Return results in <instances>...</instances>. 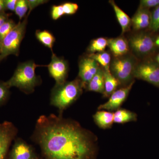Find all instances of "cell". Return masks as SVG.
Returning a JSON list of instances; mask_svg holds the SVG:
<instances>
[{
	"instance_id": "6da1fadb",
	"label": "cell",
	"mask_w": 159,
	"mask_h": 159,
	"mask_svg": "<svg viewBox=\"0 0 159 159\" xmlns=\"http://www.w3.org/2000/svg\"><path fill=\"white\" fill-rule=\"evenodd\" d=\"M34 137L46 159H97V138L78 122L54 114L41 116Z\"/></svg>"
},
{
	"instance_id": "7a4b0ae2",
	"label": "cell",
	"mask_w": 159,
	"mask_h": 159,
	"mask_svg": "<svg viewBox=\"0 0 159 159\" xmlns=\"http://www.w3.org/2000/svg\"><path fill=\"white\" fill-rule=\"evenodd\" d=\"M83 89L82 83L78 77L62 84H55L51 91V104L62 113L79 98Z\"/></svg>"
},
{
	"instance_id": "3957f363",
	"label": "cell",
	"mask_w": 159,
	"mask_h": 159,
	"mask_svg": "<svg viewBox=\"0 0 159 159\" xmlns=\"http://www.w3.org/2000/svg\"><path fill=\"white\" fill-rule=\"evenodd\" d=\"M39 66L33 61L20 63L12 77L6 81L7 85L9 88H17L26 94L33 93L40 83V79L35 74V69Z\"/></svg>"
},
{
	"instance_id": "277c9868",
	"label": "cell",
	"mask_w": 159,
	"mask_h": 159,
	"mask_svg": "<svg viewBox=\"0 0 159 159\" xmlns=\"http://www.w3.org/2000/svg\"><path fill=\"white\" fill-rule=\"evenodd\" d=\"M138 63L137 57L129 53L114 57L110 65V71L119 80L120 86L126 87L134 81V72Z\"/></svg>"
},
{
	"instance_id": "5b68a950",
	"label": "cell",
	"mask_w": 159,
	"mask_h": 159,
	"mask_svg": "<svg viewBox=\"0 0 159 159\" xmlns=\"http://www.w3.org/2000/svg\"><path fill=\"white\" fill-rule=\"evenodd\" d=\"M28 16L16 24L10 33L0 43V54L3 58L9 55L18 56L19 54L21 43L25 34L28 24Z\"/></svg>"
},
{
	"instance_id": "8992f818",
	"label": "cell",
	"mask_w": 159,
	"mask_h": 159,
	"mask_svg": "<svg viewBox=\"0 0 159 159\" xmlns=\"http://www.w3.org/2000/svg\"><path fill=\"white\" fill-rule=\"evenodd\" d=\"M129 49L135 57H146L154 51L156 46L152 36L144 31H139L131 35L128 40Z\"/></svg>"
},
{
	"instance_id": "52a82bcc",
	"label": "cell",
	"mask_w": 159,
	"mask_h": 159,
	"mask_svg": "<svg viewBox=\"0 0 159 159\" xmlns=\"http://www.w3.org/2000/svg\"><path fill=\"white\" fill-rule=\"evenodd\" d=\"M134 78L148 82L159 88V65L155 61H144L137 63Z\"/></svg>"
},
{
	"instance_id": "ba28073f",
	"label": "cell",
	"mask_w": 159,
	"mask_h": 159,
	"mask_svg": "<svg viewBox=\"0 0 159 159\" xmlns=\"http://www.w3.org/2000/svg\"><path fill=\"white\" fill-rule=\"evenodd\" d=\"M48 70L50 76L55 80V84H62L66 81L69 71L67 61L63 58L57 57L53 52Z\"/></svg>"
},
{
	"instance_id": "9c48e42d",
	"label": "cell",
	"mask_w": 159,
	"mask_h": 159,
	"mask_svg": "<svg viewBox=\"0 0 159 159\" xmlns=\"http://www.w3.org/2000/svg\"><path fill=\"white\" fill-rule=\"evenodd\" d=\"M17 133V129L9 121L0 123V159H6L9 147Z\"/></svg>"
},
{
	"instance_id": "30bf717a",
	"label": "cell",
	"mask_w": 159,
	"mask_h": 159,
	"mask_svg": "<svg viewBox=\"0 0 159 159\" xmlns=\"http://www.w3.org/2000/svg\"><path fill=\"white\" fill-rule=\"evenodd\" d=\"M99 68V64L88 55L80 59L78 78L82 82L84 89L97 74Z\"/></svg>"
},
{
	"instance_id": "8fae6325",
	"label": "cell",
	"mask_w": 159,
	"mask_h": 159,
	"mask_svg": "<svg viewBox=\"0 0 159 159\" xmlns=\"http://www.w3.org/2000/svg\"><path fill=\"white\" fill-rule=\"evenodd\" d=\"M134 82V80L127 86L116 90L109 97L107 102L99 106L98 109L111 112L119 109L128 97Z\"/></svg>"
},
{
	"instance_id": "7c38bea8",
	"label": "cell",
	"mask_w": 159,
	"mask_h": 159,
	"mask_svg": "<svg viewBox=\"0 0 159 159\" xmlns=\"http://www.w3.org/2000/svg\"><path fill=\"white\" fill-rule=\"evenodd\" d=\"M36 157L31 146L19 139L14 142L9 153V159H34Z\"/></svg>"
},
{
	"instance_id": "4fadbf2b",
	"label": "cell",
	"mask_w": 159,
	"mask_h": 159,
	"mask_svg": "<svg viewBox=\"0 0 159 159\" xmlns=\"http://www.w3.org/2000/svg\"><path fill=\"white\" fill-rule=\"evenodd\" d=\"M151 12L149 9L139 7L131 19V27L136 31H140L150 27Z\"/></svg>"
},
{
	"instance_id": "5bb4252c",
	"label": "cell",
	"mask_w": 159,
	"mask_h": 159,
	"mask_svg": "<svg viewBox=\"0 0 159 159\" xmlns=\"http://www.w3.org/2000/svg\"><path fill=\"white\" fill-rule=\"evenodd\" d=\"M114 57L124 56L130 51L128 40L124 37L120 36L108 39V46Z\"/></svg>"
},
{
	"instance_id": "9a60e30c",
	"label": "cell",
	"mask_w": 159,
	"mask_h": 159,
	"mask_svg": "<svg viewBox=\"0 0 159 159\" xmlns=\"http://www.w3.org/2000/svg\"><path fill=\"white\" fill-rule=\"evenodd\" d=\"M114 113L110 111L99 110L93 116L94 122L97 126L102 129L111 128L114 122Z\"/></svg>"
},
{
	"instance_id": "2e32d148",
	"label": "cell",
	"mask_w": 159,
	"mask_h": 159,
	"mask_svg": "<svg viewBox=\"0 0 159 159\" xmlns=\"http://www.w3.org/2000/svg\"><path fill=\"white\" fill-rule=\"evenodd\" d=\"M109 2L114 9L118 22L122 29V34H123L130 30L131 27V19L117 6L115 1H110Z\"/></svg>"
},
{
	"instance_id": "e0dca14e",
	"label": "cell",
	"mask_w": 159,
	"mask_h": 159,
	"mask_svg": "<svg viewBox=\"0 0 159 159\" xmlns=\"http://www.w3.org/2000/svg\"><path fill=\"white\" fill-rule=\"evenodd\" d=\"M103 69L104 80V91L103 97L109 98L120 85L119 80L111 73L110 70Z\"/></svg>"
},
{
	"instance_id": "ac0fdd59",
	"label": "cell",
	"mask_w": 159,
	"mask_h": 159,
	"mask_svg": "<svg viewBox=\"0 0 159 159\" xmlns=\"http://www.w3.org/2000/svg\"><path fill=\"white\" fill-rule=\"evenodd\" d=\"M86 89L91 92L100 93L103 95L104 91L103 69L100 67L97 74L92 78L87 85Z\"/></svg>"
},
{
	"instance_id": "d6986e66",
	"label": "cell",
	"mask_w": 159,
	"mask_h": 159,
	"mask_svg": "<svg viewBox=\"0 0 159 159\" xmlns=\"http://www.w3.org/2000/svg\"><path fill=\"white\" fill-rule=\"evenodd\" d=\"M114 122L118 124L135 122L138 120L136 113L125 109L119 108L114 113Z\"/></svg>"
},
{
	"instance_id": "ffe728a7",
	"label": "cell",
	"mask_w": 159,
	"mask_h": 159,
	"mask_svg": "<svg viewBox=\"0 0 159 159\" xmlns=\"http://www.w3.org/2000/svg\"><path fill=\"white\" fill-rule=\"evenodd\" d=\"M35 36L39 42L52 51L55 38L51 32L46 30H38L35 32Z\"/></svg>"
},
{
	"instance_id": "44dd1931",
	"label": "cell",
	"mask_w": 159,
	"mask_h": 159,
	"mask_svg": "<svg viewBox=\"0 0 159 159\" xmlns=\"http://www.w3.org/2000/svg\"><path fill=\"white\" fill-rule=\"evenodd\" d=\"M108 46V39L105 38L99 37L93 40L88 48L89 54H95L105 51Z\"/></svg>"
},
{
	"instance_id": "7402d4cb",
	"label": "cell",
	"mask_w": 159,
	"mask_h": 159,
	"mask_svg": "<svg viewBox=\"0 0 159 159\" xmlns=\"http://www.w3.org/2000/svg\"><path fill=\"white\" fill-rule=\"evenodd\" d=\"M88 55L91 58L96 61L99 64V65L102 66V68L107 70H110V65L111 61V58L109 52L104 51L95 54H89Z\"/></svg>"
},
{
	"instance_id": "603a6c76",
	"label": "cell",
	"mask_w": 159,
	"mask_h": 159,
	"mask_svg": "<svg viewBox=\"0 0 159 159\" xmlns=\"http://www.w3.org/2000/svg\"><path fill=\"white\" fill-rule=\"evenodd\" d=\"M28 10L29 7L27 0H18L14 11L18 16L20 21L25 17Z\"/></svg>"
},
{
	"instance_id": "cb8c5ba5",
	"label": "cell",
	"mask_w": 159,
	"mask_h": 159,
	"mask_svg": "<svg viewBox=\"0 0 159 159\" xmlns=\"http://www.w3.org/2000/svg\"><path fill=\"white\" fill-rule=\"evenodd\" d=\"M16 25V24L13 20L8 19L0 27V43L14 29Z\"/></svg>"
},
{
	"instance_id": "d4e9b609",
	"label": "cell",
	"mask_w": 159,
	"mask_h": 159,
	"mask_svg": "<svg viewBox=\"0 0 159 159\" xmlns=\"http://www.w3.org/2000/svg\"><path fill=\"white\" fill-rule=\"evenodd\" d=\"M10 88L6 82L0 81V106L7 102L10 95Z\"/></svg>"
},
{
	"instance_id": "484cf974",
	"label": "cell",
	"mask_w": 159,
	"mask_h": 159,
	"mask_svg": "<svg viewBox=\"0 0 159 159\" xmlns=\"http://www.w3.org/2000/svg\"><path fill=\"white\" fill-rule=\"evenodd\" d=\"M149 28L153 32L159 31V6L151 12V22Z\"/></svg>"
},
{
	"instance_id": "4316f807",
	"label": "cell",
	"mask_w": 159,
	"mask_h": 159,
	"mask_svg": "<svg viewBox=\"0 0 159 159\" xmlns=\"http://www.w3.org/2000/svg\"><path fill=\"white\" fill-rule=\"evenodd\" d=\"M65 15H71L77 12L79 9V6L75 3L67 2L62 4Z\"/></svg>"
},
{
	"instance_id": "83f0119b",
	"label": "cell",
	"mask_w": 159,
	"mask_h": 159,
	"mask_svg": "<svg viewBox=\"0 0 159 159\" xmlns=\"http://www.w3.org/2000/svg\"><path fill=\"white\" fill-rule=\"evenodd\" d=\"M65 15L62 5H54L51 9V17L52 19L56 20Z\"/></svg>"
},
{
	"instance_id": "f1b7e54d",
	"label": "cell",
	"mask_w": 159,
	"mask_h": 159,
	"mask_svg": "<svg viewBox=\"0 0 159 159\" xmlns=\"http://www.w3.org/2000/svg\"><path fill=\"white\" fill-rule=\"evenodd\" d=\"M159 6V0H142L140 1L139 7L144 9H149Z\"/></svg>"
},
{
	"instance_id": "f546056e",
	"label": "cell",
	"mask_w": 159,
	"mask_h": 159,
	"mask_svg": "<svg viewBox=\"0 0 159 159\" xmlns=\"http://www.w3.org/2000/svg\"><path fill=\"white\" fill-rule=\"evenodd\" d=\"M48 2V1H46V0H27L28 5H29V11H28L27 16L28 17L29 15L31 13V11H32L34 8H36L40 5Z\"/></svg>"
},
{
	"instance_id": "4dcf8cb0",
	"label": "cell",
	"mask_w": 159,
	"mask_h": 159,
	"mask_svg": "<svg viewBox=\"0 0 159 159\" xmlns=\"http://www.w3.org/2000/svg\"><path fill=\"white\" fill-rule=\"evenodd\" d=\"M18 0H4L6 9L15 11Z\"/></svg>"
},
{
	"instance_id": "1f68e13d",
	"label": "cell",
	"mask_w": 159,
	"mask_h": 159,
	"mask_svg": "<svg viewBox=\"0 0 159 159\" xmlns=\"http://www.w3.org/2000/svg\"><path fill=\"white\" fill-rule=\"evenodd\" d=\"M5 10H6V8L5 1L4 0H0V13L4 12Z\"/></svg>"
},
{
	"instance_id": "d6a6232c",
	"label": "cell",
	"mask_w": 159,
	"mask_h": 159,
	"mask_svg": "<svg viewBox=\"0 0 159 159\" xmlns=\"http://www.w3.org/2000/svg\"><path fill=\"white\" fill-rule=\"evenodd\" d=\"M155 45L156 47L159 48V35L157 38L156 39H155Z\"/></svg>"
},
{
	"instance_id": "836d02e7",
	"label": "cell",
	"mask_w": 159,
	"mask_h": 159,
	"mask_svg": "<svg viewBox=\"0 0 159 159\" xmlns=\"http://www.w3.org/2000/svg\"><path fill=\"white\" fill-rule=\"evenodd\" d=\"M155 62L159 65V53L157 54L156 57H155Z\"/></svg>"
},
{
	"instance_id": "e575fe53",
	"label": "cell",
	"mask_w": 159,
	"mask_h": 159,
	"mask_svg": "<svg viewBox=\"0 0 159 159\" xmlns=\"http://www.w3.org/2000/svg\"><path fill=\"white\" fill-rule=\"evenodd\" d=\"M3 59H4V58L2 57V56H1V54H0V61H1Z\"/></svg>"
},
{
	"instance_id": "d590c367",
	"label": "cell",
	"mask_w": 159,
	"mask_h": 159,
	"mask_svg": "<svg viewBox=\"0 0 159 159\" xmlns=\"http://www.w3.org/2000/svg\"><path fill=\"white\" fill-rule=\"evenodd\" d=\"M34 159H39V158H38L37 157H36Z\"/></svg>"
},
{
	"instance_id": "8d00e7d4",
	"label": "cell",
	"mask_w": 159,
	"mask_h": 159,
	"mask_svg": "<svg viewBox=\"0 0 159 159\" xmlns=\"http://www.w3.org/2000/svg\"><path fill=\"white\" fill-rule=\"evenodd\" d=\"M0 50H1V44H0Z\"/></svg>"
}]
</instances>
